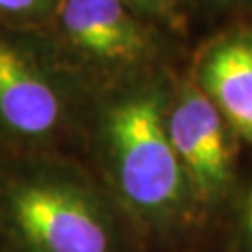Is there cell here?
<instances>
[{"mask_svg": "<svg viewBox=\"0 0 252 252\" xmlns=\"http://www.w3.org/2000/svg\"><path fill=\"white\" fill-rule=\"evenodd\" d=\"M56 0H0V25L13 28H45Z\"/></svg>", "mask_w": 252, "mask_h": 252, "instance_id": "cell-7", "label": "cell"}, {"mask_svg": "<svg viewBox=\"0 0 252 252\" xmlns=\"http://www.w3.org/2000/svg\"><path fill=\"white\" fill-rule=\"evenodd\" d=\"M172 77L153 69L101 90L92 112V172L140 252H187L207 217L166 129Z\"/></svg>", "mask_w": 252, "mask_h": 252, "instance_id": "cell-1", "label": "cell"}, {"mask_svg": "<svg viewBox=\"0 0 252 252\" xmlns=\"http://www.w3.org/2000/svg\"><path fill=\"white\" fill-rule=\"evenodd\" d=\"M45 28L49 45L86 88L153 71L162 51V27L127 0H56Z\"/></svg>", "mask_w": 252, "mask_h": 252, "instance_id": "cell-4", "label": "cell"}, {"mask_svg": "<svg viewBox=\"0 0 252 252\" xmlns=\"http://www.w3.org/2000/svg\"><path fill=\"white\" fill-rule=\"evenodd\" d=\"M228 252H252V183L241 192L237 202L235 224Z\"/></svg>", "mask_w": 252, "mask_h": 252, "instance_id": "cell-8", "label": "cell"}, {"mask_svg": "<svg viewBox=\"0 0 252 252\" xmlns=\"http://www.w3.org/2000/svg\"><path fill=\"white\" fill-rule=\"evenodd\" d=\"M194 6L202 9L222 13V11H241V9H252V0H190Z\"/></svg>", "mask_w": 252, "mask_h": 252, "instance_id": "cell-10", "label": "cell"}, {"mask_svg": "<svg viewBox=\"0 0 252 252\" xmlns=\"http://www.w3.org/2000/svg\"><path fill=\"white\" fill-rule=\"evenodd\" d=\"M2 252H140L95 174L60 153L0 168Z\"/></svg>", "mask_w": 252, "mask_h": 252, "instance_id": "cell-2", "label": "cell"}, {"mask_svg": "<svg viewBox=\"0 0 252 252\" xmlns=\"http://www.w3.org/2000/svg\"><path fill=\"white\" fill-rule=\"evenodd\" d=\"M127 2L166 30L183 28L185 15H183L180 0H127Z\"/></svg>", "mask_w": 252, "mask_h": 252, "instance_id": "cell-9", "label": "cell"}, {"mask_svg": "<svg viewBox=\"0 0 252 252\" xmlns=\"http://www.w3.org/2000/svg\"><path fill=\"white\" fill-rule=\"evenodd\" d=\"M86 84L49 41L0 32V153L6 159L41 153L67 136Z\"/></svg>", "mask_w": 252, "mask_h": 252, "instance_id": "cell-3", "label": "cell"}, {"mask_svg": "<svg viewBox=\"0 0 252 252\" xmlns=\"http://www.w3.org/2000/svg\"><path fill=\"white\" fill-rule=\"evenodd\" d=\"M166 129L204 215L213 217L239 190V136L189 75L172 81Z\"/></svg>", "mask_w": 252, "mask_h": 252, "instance_id": "cell-5", "label": "cell"}, {"mask_svg": "<svg viewBox=\"0 0 252 252\" xmlns=\"http://www.w3.org/2000/svg\"><path fill=\"white\" fill-rule=\"evenodd\" d=\"M189 77L252 150V27L209 37L194 56Z\"/></svg>", "mask_w": 252, "mask_h": 252, "instance_id": "cell-6", "label": "cell"}]
</instances>
